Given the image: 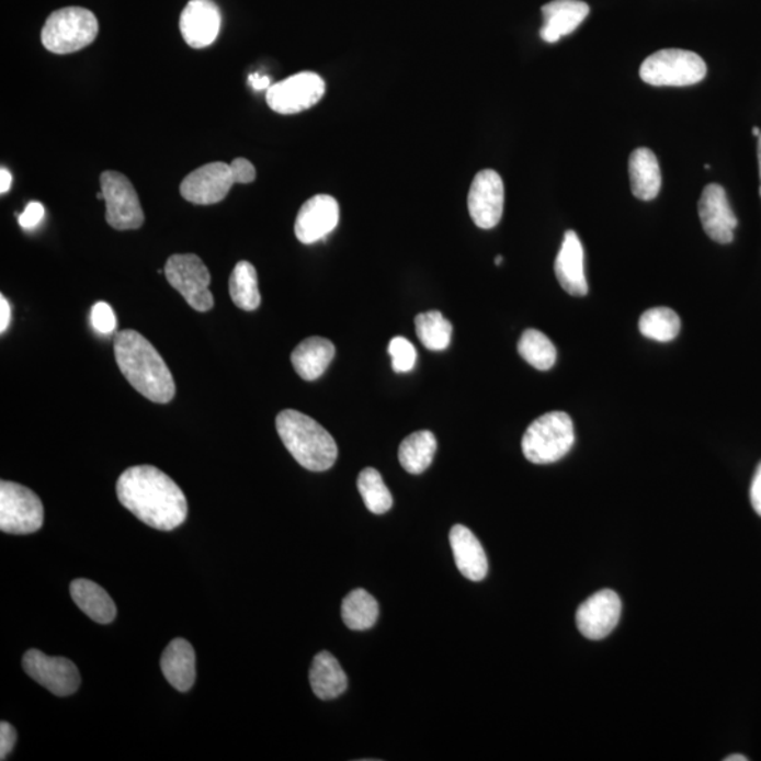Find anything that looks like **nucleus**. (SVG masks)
Returning <instances> with one entry per match:
<instances>
[{
  "mask_svg": "<svg viewBox=\"0 0 761 761\" xmlns=\"http://www.w3.org/2000/svg\"><path fill=\"white\" fill-rule=\"evenodd\" d=\"M122 506L147 526L170 532L186 521L185 493L174 479L152 466L127 468L117 479Z\"/></svg>",
  "mask_w": 761,
  "mask_h": 761,
  "instance_id": "1",
  "label": "nucleus"
},
{
  "mask_svg": "<svg viewBox=\"0 0 761 761\" xmlns=\"http://www.w3.org/2000/svg\"><path fill=\"white\" fill-rule=\"evenodd\" d=\"M115 357L128 384L148 400L171 402L175 397V380L164 359L145 336L136 330H122L115 339Z\"/></svg>",
  "mask_w": 761,
  "mask_h": 761,
  "instance_id": "2",
  "label": "nucleus"
},
{
  "mask_svg": "<svg viewBox=\"0 0 761 761\" xmlns=\"http://www.w3.org/2000/svg\"><path fill=\"white\" fill-rule=\"evenodd\" d=\"M284 446L309 472H328L339 456L338 444L322 424L298 410L286 409L275 420Z\"/></svg>",
  "mask_w": 761,
  "mask_h": 761,
  "instance_id": "3",
  "label": "nucleus"
},
{
  "mask_svg": "<svg viewBox=\"0 0 761 761\" xmlns=\"http://www.w3.org/2000/svg\"><path fill=\"white\" fill-rule=\"evenodd\" d=\"M575 423L566 412H548L526 429L523 456L533 464H552L566 457L575 446Z\"/></svg>",
  "mask_w": 761,
  "mask_h": 761,
  "instance_id": "4",
  "label": "nucleus"
},
{
  "mask_svg": "<svg viewBox=\"0 0 761 761\" xmlns=\"http://www.w3.org/2000/svg\"><path fill=\"white\" fill-rule=\"evenodd\" d=\"M99 23L86 8H64L49 14L42 32L43 46L54 54H71L95 42Z\"/></svg>",
  "mask_w": 761,
  "mask_h": 761,
  "instance_id": "5",
  "label": "nucleus"
},
{
  "mask_svg": "<svg viewBox=\"0 0 761 761\" xmlns=\"http://www.w3.org/2000/svg\"><path fill=\"white\" fill-rule=\"evenodd\" d=\"M703 58L689 49L666 48L647 57L640 66L641 81L654 87H691L706 77Z\"/></svg>",
  "mask_w": 761,
  "mask_h": 761,
  "instance_id": "6",
  "label": "nucleus"
},
{
  "mask_svg": "<svg viewBox=\"0 0 761 761\" xmlns=\"http://www.w3.org/2000/svg\"><path fill=\"white\" fill-rule=\"evenodd\" d=\"M44 508L39 498L18 482H0V531L10 535H30L42 529Z\"/></svg>",
  "mask_w": 761,
  "mask_h": 761,
  "instance_id": "7",
  "label": "nucleus"
},
{
  "mask_svg": "<svg viewBox=\"0 0 761 761\" xmlns=\"http://www.w3.org/2000/svg\"><path fill=\"white\" fill-rule=\"evenodd\" d=\"M164 273L168 283L184 296L191 308L197 313H207L214 308L215 299L209 291L211 273L200 257L171 255L167 261Z\"/></svg>",
  "mask_w": 761,
  "mask_h": 761,
  "instance_id": "8",
  "label": "nucleus"
},
{
  "mask_svg": "<svg viewBox=\"0 0 761 761\" xmlns=\"http://www.w3.org/2000/svg\"><path fill=\"white\" fill-rule=\"evenodd\" d=\"M101 191L106 204V222L116 230H136L145 224L140 201L135 186L121 172L105 171L101 175Z\"/></svg>",
  "mask_w": 761,
  "mask_h": 761,
  "instance_id": "9",
  "label": "nucleus"
},
{
  "mask_svg": "<svg viewBox=\"0 0 761 761\" xmlns=\"http://www.w3.org/2000/svg\"><path fill=\"white\" fill-rule=\"evenodd\" d=\"M323 78L315 72H299L266 89V103L280 115L308 111L323 98Z\"/></svg>",
  "mask_w": 761,
  "mask_h": 761,
  "instance_id": "10",
  "label": "nucleus"
},
{
  "mask_svg": "<svg viewBox=\"0 0 761 761\" xmlns=\"http://www.w3.org/2000/svg\"><path fill=\"white\" fill-rule=\"evenodd\" d=\"M22 665L30 679L54 695H72L81 685V674L77 666L64 657H49L33 649L23 656Z\"/></svg>",
  "mask_w": 761,
  "mask_h": 761,
  "instance_id": "11",
  "label": "nucleus"
},
{
  "mask_svg": "<svg viewBox=\"0 0 761 761\" xmlns=\"http://www.w3.org/2000/svg\"><path fill=\"white\" fill-rule=\"evenodd\" d=\"M469 216L479 229H493L502 219L506 188L497 171H479L468 192Z\"/></svg>",
  "mask_w": 761,
  "mask_h": 761,
  "instance_id": "12",
  "label": "nucleus"
},
{
  "mask_svg": "<svg viewBox=\"0 0 761 761\" xmlns=\"http://www.w3.org/2000/svg\"><path fill=\"white\" fill-rule=\"evenodd\" d=\"M236 184L230 164L217 161L192 171L182 181L180 191L185 201L195 205H215L224 201Z\"/></svg>",
  "mask_w": 761,
  "mask_h": 761,
  "instance_id": "13",
  "label": "nucleus"
},
{
  "mask_svg": "<svg viewBox=\"0 0 761 761\" xmlns=\"http://www.w3.org/2000/svg\"><path fill=\"white\" fill-rule=\"evenodd\" d=\"M622 601L612 590H602L588 598L578 607L576 622L581 635L590 640H602L620 624Z\"/></svg>",
  "mask_w": 761,
  "mask_h": 761,
  "instance_id": "14",
  "label": "nucleus"
},
{
  "mask_svg": "<svg viewBox=\"0 0 761 761\" xmlns=\"http://www.w3.org/2000/svg\"><path fill=\"white\" fill-rule=\"evenodd\" d=\"M698 214L709 239L719 245L732 243L738 219L729 205L724 186L709 184L704 188L698 202Z\"/></svg>",
  "mask_w": 761,
  "mask_h": 761,
  "instance_id": "15",
  "label": "nucleus"
},
{
  "mask_svg": "<svg viewBox=\"0 0 761 761\" xmlns=\"http://www.w3.org/2000/svg\"><path fill=\"white\" fill-rule=\"evenodd\" d=\"M339 202L330 195H316L306 201L295 220L296 239L304 245L323 240L338 227Z\"/></svg>",
  "mask_w": 761,
  "mask_h": 761,
  "instance_id": "16",
  "label": "nucleus"
},
{
  "mask_svg": "<svg viewBox=\"0 0 761 761\" xmlns=\"http://www.w3.org/2000/svg\"><path fill=\"white\" fill-rule=\"evenodd\" d=\"M220 10L214 0H191L182 10L180 30L188 46L196 49L209 47L219 36Z\"/></svg>",
  "mask_w": 761,
  "mask_h": 761,
  "instance_id": "17",
  "label": "nucleus"
},
{
  "mask_svg": "<svg viewBox=\"0 0 761 761\" xmlns=\"http://www.w3.org/2000/svg\"><path fill=\"white\" fill-rule=\"evenodd\" d=\"M555 273L558 284L571 296H586L588 284L584 269V249L576 231H566L558 251Z\"/></svg>",
  "mask_w": 761,
  "mask_h": 761,
  "instance_id": "18",
  "label": "nucleus"
},
{
  "mask_svg": "<svg viewBox=\"0 0 761 761\" xmlns=\"http://www.w3.org/2000/svg\"><path fill=\"white\" fill-rule=\"evenodd\" d=\"M542 14L541 37L553 44L576 32L590 14V7L581 0H553L542 8Z\"/></svg>",
  "mask_w": 761,
  "mask_h": 761,
  "instance_id": "19",
  "label": "nucleus"
},
{
  "mask_svg": "<svg viewBox=\"0 0 761 761\" xmlns=\"http://www.w3.org/2000/svg\"><path fill=\"white\" fill-rule=\"evenodd\" d=\"M450 546L462 575L469 581H481L487 577L488 558L481 543L468 527L456 525L450 531Z\"/></svg>",
  "mask_w": 761,
  "mask_h": 761,
  "instance_id": "20",
  "label": "nucleus"
},
{
  "mask_svg": "<svg viewBox=\"0 0 761 761\" xmlns=\"http://www.w3.org/2000/svg\"><path fill=\"white\" fill-rule=\"evenodd\" d=\"M161 671L168 683L181 693H186L194 686L196 656L190 641L175 639L168 645L161 657Z\"/></svg>",
  "mask_w": 761,
  "mask_h": 761,
  "instance_id": "21",
  "label": "nucleus"
},
{
  "mask_svg": "<svg viewBox=\"0 0 761 761\" xmlns=\"http://www.w3.org/2000/svg\"><path fill=\"white\" fill-rule=\"evenodd\" d=\"M336 348L329 339L314 336L296 345L291 362H293L296 374L305 380H315L326 373L330 363L333 362Z\"/></svg>",
  "mask_w": 761,
  "mask_h": 761,
  "instance_id": "22",
  "label": "nucleus"
},
{
  "mask_svg": "<svg viewBox=\"0 0 761 761\" xmlns=\"http://www.w3.org/2000/svg\"><path fill=\"white\" fill-rule=\"evenodd\" d=\"M632 192L640 201H654L661 190V171L654 151L640 147L629 157Z\"/></svg>",
  "mask_w": 761,
  "mask_h": 761,
  "instance_id": "23",
  "label": "nucleus"
},
{
  "mask_svg": "<svg viewBox=\"0 0 761 761\" xmlns=\"http://www.w3.org/2000/svg\"><path fill=\"white\" fill-rule=\"evenodd\" d=\"M69 591L79 610L96 624L107 625L115 621L117 614L115 602L96 582L79 578L71 582Z\"/></svg>",
  "mask_w": 761,
  "mask_h": 761,
  "instance_id": "24",
  "label": "nucleus"
},
{
  "mask_svg": "<svg viewBox=\"0 0 761 761\" xmlns=\"http://www.w3.org/2000/svg\"><path fill=\"white\" fill-rule=\"evenodd\" d=\"M309 683L318 698L329 701L345 693L348 675L333 655L320 651L315 656L310 667Z\"/></svg>",
  "mask_w": 761,
  "mask_h": 761,
  "instance_id": "25",
  "label": "nucleus"
},
{
  "mask_svg": "<svg viewBox=\"0 0 761 761\" xmlns=\"http://www.w3.org/2000/svg\"><path fill=\"white\" fill-rule=\"evenodd\" d=\"M436 450L438 440L430 430L409 434L399 446L400 466L409 474H422L432 464Z\"/></svg>",
  "mask_w": 761,
  "mask_h": 761,
  "instance_id": "26",
  "label": "nucleus"
},
{
  "mask_svg": "<svg viewBox=\"0 0 761 761\" xmlns=\"http://www.w3.org/2000/svg\"><path fill=\"white\" fill-rule=\"evenodd\" d=\"M229 293L237 308L253 313L259 309L261 295L254 265L249 261L237 263L229 280Z\"/></svg>",
  "mask_w": 761,
  "mask_h": 761,
  "instance_id": "27",
  "label": "nucleus"
},
{
  "mask_svg": "<svg viewBox=\"0 0 761 761\" xmlns=\"http://www.w3.org/2000/svg\"><path fill=\"white\" fill-rule=\"evenodd\" d=\"M379 615L377 600L367 591L357 588L350 592L342 602L344 625L352 631L372 629Z\"/></svg>",
  "mask_w": 761,
  "mask_h": 761,
  "instance_id": "28",
  "label": "nucleus"
},
{
  "mask_svg": "<svg viewBox=\"0 0 761 761\" xmlns=\"http://www.w3.org/2000/svg\"><path fill=\"white\" fill-rule=\"evenodd\" d=\"M518 352L532 367L547 372L556 364L557 350L552 340L545 333L536 329H527L523 332L518 343Z\"/></svg>",
  "mask_w": 761,
  "mask_h": 761,
  "instance_id": "29",
  "label": "nucleus"
},
{
  "mask_svg": "<svg viewBox=\"0 0 761 761\" xmlns=\"http://www.w3.org/2000/svg\"><path fill=\"white\" fill-rule=\"evenodd\" d=\"M414 328L420 343L432 352L446 350L452 340L453 326L439 310H429L414 319Z\"/></svg>",
  "mask_w": 761,
  "mask_h": 761,
  "instance_id": "30",
  "label": "nucleus"
},
{
  "mask_svg": "<svg viewBox=\"0 0 761 761\" xmlns=\"http://www.w3.org/2000/svg\"><path fill=\"white\" fill-rule=\"evenodd\" d=\"M681 320L673 309L654 308L640 316L639 330L647 339L660 343H669L679 336Z\"/></svg>",
  "mask_w": 761,
  "mask_h": 761,
  "instance_id": "31",
  "label": "nucleus"
},
{
  "mask_svg": "<svg viewBox=\"0 0 761 761\" xmlns=\"http://www.w3.org/2000/svg\"><path fill=\"white\" fill-rule=\"evenodd\" d=\"M357 487L365 507L375 515H384L393 508L394 499L385 486L383 477L375 468H364L360 473Z\"/></svg>",
  "mask_w": 761,
  "mask_h": 761,
  "instance_id": "32",
  "label": "nucleus"
},
{
  "mask_svg": "<svg viewBox=\"0 0 761 761\" xmlns=\"http://www.w3.org/2000/svg\"><path fill=\"white\" fill-rule=\"evenodd\" d=\"M388 353L393 359V368L395 373L402 374L412 372L417 365L418 353L414 345L402 336H397L390 340Z\"/></svg>",
  "mask_w": 761,
  "mask_h": 761,
  "instance_id": "33",
  "label": "nucleus"
},
{
  "mask_svg": "<svg viewBox=\"0 0 761 761\" xmlns=\"http://www.w3.org/2000/svg\"><path fill=\"white\" fill-rule=\"evenodd\" d=\"M91 318L93 329H95L99 334H111L115 332L117 322L111 305L106 303H96L93 305Z\"/></svg>",
  "mask_w": 761,
  "mask_h": 761,
  "instance_id": "34",
  "label": "nucleus"
},
{
  "mask_svg": "<svg viewBox=\"0 0 761 761\" xmlns=\"http://www.w3.org/2000/svg\"><path fill=\"white\" fill-rule=\"evenodd\" d=\"M230 167L231 171H234L236 184H251V182L255 181V168L246 158H236Z\"/></svg>",
  "mask_w": 761,
  "mask_h": 761,
  "instance_id": "35",
  "label": "nucleus"
},
{
  "mask_svg": "<svg viewBox=\"0 0 761 761\" xmlns=\"http://www.w3.org/2000/svg\"><path fill=\"white\" fill-rule=\"evenodd\" d=\"M44 217V206L39 202H30L22 215L18 216L19 225L23 229H34Z\"/></svg>",
  "mask_w": 761,
  "mask_h": 761,
  "instance_id": "36",
  "label": "nucleus"
},
{
  "mask_svg": "<svg viewBox=\"0 0 761 761\" xmlns=\"http://www.w3.org/2000/svg\"><path fill=\"white\" fill-rule=\"evenodd\" d=\"M18 732L9 723L0 724V760H7L16 745Z\"/></svg>",
  "mask_w": 761,
  "mask_h": 761,
  "instance_id": "37",
  "label": "nucleus"
},
{
  "mask_svg": "<svg viewBox=\"0 0 761 761\" xmlns=\"http://www.w3.org/2000/svg\"><path fill=\"white\" fill-rule=\"evenodd\" d=\"M750 501L756 513L761 516V463L756 468L752 487H750Z\"/></svg>",
  "mask_w": 761,
  "mask_h": 761,
  "instance_id": "38",
  "label": "nucleus"
},
{
  "mask_svg": "<svg viewBox=\"0 0 761 761\" xmlns=\"http://www.w3.org/2000/svg\"><path fill=\"white\" fill-rule=\"evenodd\" d=\"M10 318H12V310H10L8 299L2 295L0 296V333L7 332Z\"/></svg>",
  "mask_w": 761,
  "mask_h": 761,
  "instance_id": "39",
  "label": "nucleus"
},
{
  "mask_svg": "<svg viewBox=\"0 0 761 761\" xmlns=\"http://www.w3.org/2000/svg\"><path fill=\"white\" fill-rule=\"evenodd\" d=\"M250 83L255 91H263V89H269L271 87L270 78L261 77L259 73H251Z\"/></svg>",
  "mask_w": 761,
  "mask_h": 761,
  "instance_id": "40",
  "label": "nucleus"
},
{
  "mask_svg": "<svg viewBox=\"0 0 761 761\" xmlns=\"http://www.w3.org/2000/svg\"><path fill=\"white\" fill-rule=\"evenodd\" d=\"M10 186H12V174H10L7 168L2 167V170H0V192L7 194Z\"/></svg>",
  "mask_w": 761,
  "mask_h": 761,
  "instance_id": "41",
  "label": "nucleus"
},
{
  "mask_svg": "<svg viewBox=\"0 0 761 761\" xmlns=\"http://www.w3.org/2000/svg\"><path fill=\"white\" fill-rule=\"evenodd\" d=\"M758 160H759V172H760V197H761V136L758 141Z\"/></svg>",
  "mask_w": 761,
  "mask_h": 761,
  "instance_id": "42",
  "label": "nucleus"
},
{
  "mask_svg": "<svg viewBox=\"0 0 761 761\" xmlns=\"http://www.w3.org/2000/svg\"><path fill=\"white\" fill-rule=\"evenodd\" d=\"M749 759L746 758L743 754H734L729 756V758H726L725 761H748Z\"/></svg>",
  "mask_w": 761,
  "mask_h": 761,
  "instance_id": "43",
  "label": "nucleus"
},
{
  "mask_svg": "<svg viewBox=\"0 0 761 761\" xmlns=\"http://www.w3.org/2000/svg\"><path fill=\"white\" fill-rule=\"evenodd\" d=\"M753 135H754L756 137H760V136H761V132H760V128H759V127H753Z\"/></svg>",
  "mask_w": 761,
  "mask_h": 761,
  "instance_id": "44",
  "label": "nucleus"
},
{
  "mask_svg": "<svg viewBox=\"0 0 761 761\" xmlns=\"http://www.w3.org/2000/svg\"><path fill=\"white\" fill-rule=\"evenodd\" d=\"M502 260H503V259H502V255H498L497 259H496V264H497V265L501 264V263H502Z\"/></svg>",
  "mask_w": 761,
  "mask_h": 761,
  "instance_id": "45",
  "label": "nucleus"
}]
</instances>
